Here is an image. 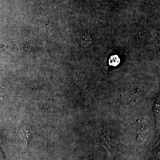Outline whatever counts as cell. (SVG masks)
Segmentation results:
<instances>
[{
    "instance_id": "cell-1",
    "label": "cell",
    "mask_w": 160,
    "mask_h": 160,
    "mask_svg": "<svg viewBox=\"0 0 160 160\" xmlns=\"http://www.w3.org/2000/svg\"><path fill=\"white\" fill-rule=\"evenodd\" d=\"M77 36L79 42L83 47H88L92 44V39L87 32L79 30L78 32Z\"/></svg>"
},
{
    "instance_id": "cell-2",
    "label": "cell",
    "mask_w": 160,
    "mask_h": 160,
    "mask_svg": "<svg viewBox=\"0 0 160 160\" xmlns=\"http://www.w3.org/2000/svg\"><path fill=\"white\" fill-rule=\"evenodd\" d=\"M101 140L102 145L108 150L110 149V147L112 145V141L106 134L101 136Z\"/></svg>"
},
{
    "instance_id": "cell-3",
    "label": "cell",
    "mask_w": 160,
    "mask_h": 160,
    "mask_svg": "<svg viewBox=\"0 0 160 160\" xmlns=\"http://www.w3.org/2000/svg\"><path fill=\"white\" fill-rule=\"evenodd\" d=\"M74 82L78 85H80L83 82L82 78L79 73H76L74 74Z\"/></svg>"
},
{
    "instance_id": "cell-4",
    "label": "cell",
    "mask_w": 160,
    "mask_h": 160,
    "mask_svg": "<svg viewBox=\"0 0 160 160\" xmlns=\"http://www.w3.org/2000/svg\"><path fill=\"white\" fill-rule=\"evenodd\" d=\"M22 138L23 140L26 142H27V140L28 139V138L29 137V133L27 132V131H23L22 133Z\"/></svg>"
},
{
    "instance_id": "cell-5",
    "label": "cell",
    "mask_w": 160,
    "mask_h": 160,
    "mask_svg": "<svg viewBox=\"0 0 160 160\" xmlns=\"http://www.w3.org/2000/svg\"><path fill=\"white\" fill-rule=\"evenodd\" d=\"M112 1H116V0H112Z\"/></svg>"
}]
</instances>
